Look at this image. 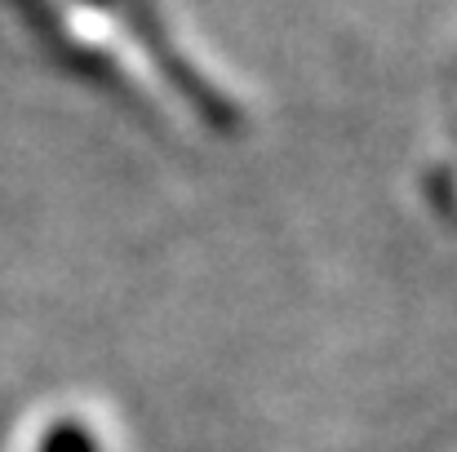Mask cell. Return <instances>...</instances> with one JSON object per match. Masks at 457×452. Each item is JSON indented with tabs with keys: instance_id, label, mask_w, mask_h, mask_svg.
<instances>
[{
	"instance_id": "6da1fadb",
	"label": "cell",
	"mask_w": 457,
	"mask_h": 452,
	"mask_svg": "<svg viewBox=\"0 0 457 452\" xmlns=\"http://www.w3.org/2000/svg\"><path fill=\"white\" fill-rule=\"evenodd\" d=\"M40 452H98V444H94V435H89L85 426H76V422H58V426L45 435Z\"/></svg>"
}]
</instances>
